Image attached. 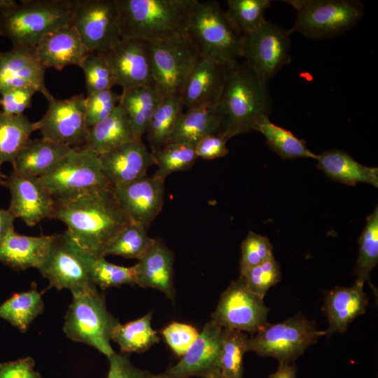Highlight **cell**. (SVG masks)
Segmentation results:
<instances>
[{
	"label": "cell",
	"instance_id": "1",
	"mask_svg": "<svg viewBox=\"0 0 378 378\" xmlns=\"http://www.w3.org/2000/svg\"><path fill=\"white\" fill-rule=\"evenodd\" d=\"M50 218L63 222L71 239L97 258L132 221L118 203L112 187L89 192L76 199L56 202Z\"/></svg>",
	"mask_w": 378,
	"mask_h": 378
},
{
	"label": "cell",
	"instance_id": "2",
	"mask_svg": "<svg viewBox=\"0 0 378 378\" xmlns=\"http://www.w3.org/2000/svg\"><path fill=\"white\" fill-rule=\"evenodd\" d=\"M216 106L221 117L218 134L227 140L255 130L271 113L268 83L262 81L245 61L237 60L228 66L225 87Z\"/></svg>",
	"mask_w": 378,
	"mask_h": 378
},
{
	"label": "cell",
	"instance_id": "3",
	"mask_svg": "<svg viewBox=\"0 0 378 378\" xmlns=\"http://www.w3.org/2000/svg\"><path fill=\"white\" fill-rule=\"evenodd\" d=\"M122 38L152 42L187 34L197 0H116Z\"/></svg>",
	"mask_w": 378,
	"mask_h": 378
},
{
	"label": "cell",
	"instance_id": "4",
	"mask_svg": "<svg viewBox=\"0 0 378 378\" xmlns=\"http://www.w3.org/2000/svg\"><path fill=\"white\" fill-rule=\"evenodd\" d=\"M74 0H25L0 13V36L13 46L36 47L41 38L69 24Z\"/></svg>",
	"mask_w": 378,
	"mask_h": 378
},
{
	"label": "cell",
	"instance_id": "5",
	"mask_svg": "<svg viewBox=\"0 0 378 378\" xmlns=\"http://www.w3.org/2000/svg\"><path fill=\"white\" fill-rule=\"evenodd\" d=\"M187 34L202 57L228 65L241 57L244 36L216 1H197L190 16Z\"/></svg>",
	"mask_w": 378,
	"mask_h": 378
},
{
	"label": "cell",
	"instance_id": "6",
	"mask_svg": "<svg viewBox=\"0 0 378 378\" xmlns=\"http://www.w3.org/2000/svg\"><path fill=\"white\" fill-rule=\"evenodd\" d=\"M64 317L63 331L74 342L88 344L108 357L114 350L111 335L119 323L108 311L104 296L97 288L72 293Z\"/></svg>",
	"mask_w": 378,
	"mask_h": 378
},
{
	"label": "cell",
	"instance_id": "7",
	"mask_svg": "<svg viewBox=\"0 0 378 378\" xmlns=\"http://www.w3.org/2000/svg\"><path fill=\"white\" fill-rule=\"evenodd\" d=\"M38 178L56 202L71 201L89 192L112 187L102 172L99 155L83 149H73Z\"/></svg>",
	"mask_w": 378,
	"mask_h": 378
},
{
	"label": "cell",
	"instance_id": "8",
	"mask_svg": "<svg viewBox=\"0 0 378 378\" xmlns=\"http://www.w3.org/2000/svg\"><path fill=\"white\" fill-rule=\"evenodd\" d=\"M296 10L290 31L313 39L337 36L353 28L363 15V5L354 0L286 1Z\"/></svg>",
	"mask_w": 378,
	"mask_h": 378
},
{
	"label": "cell",
	"instance_id": "9",
	"mask_svg": "<svg viewBox=\"0 0 378 378\" xmlns=\"http://www.w3.org/2000/svg\"><path fill=\"white\" fill-rule=\"evenodd\" d=\"M323 335L326 331L317 330L313 321L299 314L277 323H267L248 337V351L279 362H295Z\"/></svg>",
	"mask_w": 378,
	"mask_h": 378
},
{
	"label": "cell",
	"instance_id": "10",
	"mask_svg": "<svg viewBox=\"0 0 378 378\" xmlns=\"http://www.w3.org/2000/svg\"><path fill=\"white\" fill-rule=\"evenodd\" d=\"M91 255L81 250L66 231L52 234L46 258L38 268L50 286L66 288L71 293L97 288L92 281L89 259Z\"/></svg>",
	"mask_w": 378,
	"mask_h": 378
},
{
	"label": "cell",
	"instance_id": "11",
	"mask_svg": "<svg viewBox=\"0 0 378 378\" xmlns=\"http://www.w3.org/2000/svg\"><path fill=\"white\" fill-rule=\"evenodd\" d=\"M70 24L90 52L106 53L122 39L116 0H74Z\"/></svg>",
	"mask_w": 378,
	"mask_h": 378
},
{
	"label": "cell",
	"instance_id": "12",
	"mask_svg": "<svg viewBox=\"0 0 378 378\" xmlns=\"http://www.w3.org/2000/svg\"><path fill=\"white\" fill-rule=\"evenodd\" d=\"M153 81L163 96L179 95L201 55L184 34L150 42Z\"/></svg>",
	"mask_w": 378,
	"mask_h": 378
},
{
	"label": "cell",
	"instance_id": "13",
	"mask_svg": "<svg viewBox=\"0 0 378 378\" xmlns=\"http://www.w3.org/2000/svg\"><path fill=\"white\" fill-rule=\"evenodd\" d=\"M290 30L265 20L244 36L241 57L262 81L268 83L290 62Z\"/></svg>",
	"mask_w": 378,
	"mask_h": 378
},
{
	"label": "cell",
	"instance_id": "14",
	"mask_svg": "<svg viewBox=\"0 0 378 378\" xmlns=\"http://www.w3.org/2000/svg\"><path fill=\"white\" fill-rule=\"evenodd\" d=\"M269 312L263 298L251 292L239 276L221 294L211 321L223 328L254 334L268 323Z\"/></svg>",
	"mask_w": 378,
	"mask_h": 378
},
{
	"label": "cell",
	"instance_id": "15",
	"mask_svg": "<svg viewBox=\"0 0 378 378\" xmlns=\"http://www.w3.org/2000/svg\"><path fill=\"white\" fill-rule=\"evenodd\" d=\"M46 98L48 102L47 111L37 122L42 137L72 149L82 148L88 130L84 94L57 99L50 94Z\"/></svg>",
	"mask_w": 378,
	"mask_h": 378
},
{
	"label": "cell",
	"instance_id": "16",
	"mask_svg": "<svg viewBox=\"0 0 378 378\" xmlns=\"http://www.w3.org/2000/svg\"><path fill=\"white\" fill-rule=\"evenodd\" d=\"M223 328L207 322L196 341L174 365L157 374V378H211L218 374Z\"/></svg>",
	"mask_w": 378,
	"mask_h": 378
},
{
	"label": "cell",
	"instance_id": "17",
	"mask_svg": "<svg viewBox=\"0 0 378 378\" xmlns=\"http://www.w3.org/2000/svg\"><path fill=\"white\" fill-rule=\"evenodd\" d=\"M165 179L155 174L112 187L113 192L132 222L148 229L161 211Z\"/></svg>",
	"mask_w": 378,
	"mask_h": 378
},
{
	"label": "cell",
	"instance_id": "18",
	"mask_svg": "<svg viewBox=\"0 0 378 378\" xmlns=\"http://www.w3.org/2000/svg\"><path fill=\"white\" fill-rule=\"evenodd\" d=\"M104 55L122 90L154 83L149 41L122 38Z\"/></svg>",
	"mask_w": 378,
	"mask_h": 378
},
{
	"label": "cell",
	"instance_id": "19",
	"mask_svg": "<svg viewBox=\"0 0 378 378\" xmlns=\"http://www.w3.org/2000/svg\"><path fill=\"white\" fill-rule=\"evenodd\" d=\"M1 185L10 192L8 210L15 218H20L29 226H34L46 218H51L55 201L38 177L13 171Z\"/></svg>",
	"mask_w": 378,
	"mask_h": 378
},
{
	"label": "cell",
	"instance_id": "20",
	"mask_svg": "<svg viewBox=\"0 0 378 378\" xmlns=\"http://www.w3.org/2000/svg\"><path fill=\"white\" fill-rule=\"evenodd\" d=\"M46 69L36 47L13 46L0 52V94L15 88H31L46 97L50 94L45 85Z\"/></svg>",
	"mask_w": 378,
	"mask_h": 378
},
{
	"label": "cell",
	"instance_id": "21",
	"mask_svg": "<svg viewBox=\"0 0 378 378\" xmlns=\"http://www.w3.org/2000/svg\"><path fill=\"white\" fill-rule=\"evenodd\" d=\"M229 65L201 56L180 94L184 108L216 106L225 87Z\"/></svg>",
	"mask_w": 378,
	"mask_h": 378
},
{
	"label": "cell",
	"instance_id": "22",
	"mask_svg": "<svg viewBox=\"0 0 378 378\" xmlns=\"http://www.w3.org/2000/svg\"><path fill=\"white\" fill-rule=\"evenodd\" d=\"M102 172L113 187L147 175L154 164L151 152L141 139H135L99 155Z\"/></svg>",
	"mask_w": 378,
	"mask_h": 378
},
{
	"label": "cell",
	"instance_id": "23",
	"mask_svg": "<svg viewBox=\"0 0 378 378\" xmlns=\"http://www.w3.org/2000/svg\"><path fill=\"white\" fill-rule=\"evenodd\" d=\"M36 50L46 69L51 67L57 70L71 65L80 66L90 52L70 24L44 36L36 46Z\"/></svg>",
	"mask_w": 378,
	"mask_h": 378
},
{
	"label": "cell",
	"instance_id": "24",
	"mask_svg": "<svg viewBox=\"0 0 378 378\" xmlns=\"http://www.w3.org/2000/svg\"><path fill=\"white\" fill-rule=\"evenodd\" d=\"M363 286L355 281L350 287L335 286L328 292L324 312L329 327L326 335L345 332L357 316L365 312L368 300Z\"/></svg>",
	"mask_w": 378,
	"mask_h": 378
},
{
	"label": "cell",
	"instance_id": "25",
	"mask_svg": "<svg viewBox=\"0 0 378 378\" xmlns=\"http://www.w3.org/2000/svg\"><path fill=\"white\" fill-rule=\"evenodd\" d=\"M134 267L136 285L157 289L174 300V253L162 242L156 239Z\"/></svg>",
	"mask_w": 378,
	"mask_h": 378
},
{
	"label": "cell",
	"instance_id": "26",
	"mask_svg": "<svg viewBox=\"0 0 378 378\" xmlns=\"http://www.w3.org/2000/svg\"><path fill=\"white\" fill-rule=\"evenodd\" d=\"M52 235H21L10 231L0 239V261L15 270L38 268L48 253Z\"/></svg>",
	"mask_w": 378,
	"mask_h": 378
},
{
	"label": "cell",
	"instance_id": "27",
	"mask_svg": "<svg viewBox=\"0 0 378 378\" xmlns=\"http://www.w3.org/2000/svg\"><path fill=\"white\" fill-rule=\"evenodd\" d=\"M135 139L127 115L119 103L108 117L88 127L85 142L79 149L100 155Z\"/></svg>",
	"mask_w": 378,
	"mask_h": 378
},
{
	"label": "cell",
	"instance_id": "28",
	"mask_svg": "<svg viewBox=\"0 0 378 378\" xmlns=\"http://www.w3.org/2000/svg\"><path fill=\"white\" fill-rule=\"evenodd\" d=\"M72 150L66 145L43 137L30 139L13 162V171L39 177L48 172Z\"/></svg>",
	"mask_w": 378,
	"mask_h": 378
},
{
	"label": "cell",
	"instance_id": "29",
	"mask_svg": "<svg viewBox=\"0 0 378 378\" xmlns=\"http://www.w3.org/2000/svg\"><path fill=\"white\" fill-rule=\"evenodd\" d=\"M317 167L330 179L349 186L365 183L378 188V168L360 164L346 153L332 149L317 155Z\"/></svg>",
	"mask_w": 378,
	"mask_h": 378
},
{
	"label": "cell",
	"instance_id": "30",
	"mask_svg": "<svg viewBox=\"0 0 378 378\" xmlns=\"http://www.w3.org/2000/svg\"><path fill=\"white\" fill-rule=\"evenodd\" d=\"M153 83L122 90L120 104L125 109L136 139L146 133L152 116L163 97Z\"/></svg>",
	"mask_w": 378,
	"mask_h": 378
},
{
	"label": "cell",
	"instance_id": "31",
	"mask_svg": "<svg viewBox=\"0 0 378 378\" xmlns=\"http://www.w3.org/2000/svg\"><path fill=\"white\" fill-rule=\"evenodd\" d=\"M221 117L216 106L186 108L181 114L171 141L194 146L200 139L211 134H219Z\"/></svg>",
	"mask_w": 378,
	"mask_h": 378
},
{
	"label": "cell",
	"instance_id": "32",
	"mask_svg": "<svg viewBox=\"0 0 378 378\" xmlns=\"http://www.w3.org/2000/svg\"><path fill=\"white\" fill-rule=\"evenodd\" d=\"M36 130L38 122L24 114L10 115L0 110V166L6 162L13 164Z\"/></svg>",
	"mask_w": 378,
	"mask_h": 378
},
{
	"label": "cell",
	"instance_id": "33",
	"mask_svg": "<svg viewBox=\"0 0 378 378\" xmlns=\"http://www.w3.org/2000/svg\"><path fill=\"white\" fill-rule=\"evenodd\" d=\"M184 106L179 95L164 96L156 108L146 132L151 152L169 144Z\"/></svg>",
	"mask_w": 378,
	"mask_h": 378
},
{
	"label": "cell",
	"instance_id": "34",
	"mask_svg": "<svg viewBox=\"0 0 378 378\" xmlns=\"http://www.w3.org/2000/svg\"><path fill=\"white\" fill-rule=\"evenodd\" d=\"M152 314L125 323L120 322L113 328L111 339L122 353H142L148 350L160 338L151 326Z\"/></svg>",
	"mask_w": 378,
	"mask_h": 378
},
{
	"label": "cell",
	"instance_id": "35",
	"mask_svg": "<svg viewBox=\"0 0 378 378\" xmlns=\"http://www.w3.org/2000/svg\"><path fill=\"white\" fill-rule=\"evenodd\" d=\"M44 309L41 293L36 289L13 294L0 305V318L25 332Z\"/></svg>",
	"mask_w": 378,
	"mask_h": 378
},
{
	"label": "cell",
	"instance_id": "36",
	"mask_svg": "<svg viewBox=\"0 0 378 378\" xmlns=\"http://www.w3.org/2000/svg\"><path fill=\"white\" fill-rule=\"evenodd\" d=\"M256 131L266 139L270 148L283 159L307 158L316 159L306 146V142L298 138L290 131L272 122L269 117L262 118L258 124Z\"/></svg>",
	"mask_w": 378,
	"mask_h": 378
},
{
	"label": "cell",
	"instance_id": "37",
	"mask_svg": "<svg viewBox=\"0 0 378 378\" xmlns=\"http://www.w3.org/2000/svg\"><path fill=\"white\" fill-rule=\"evenodd\" d=\"M155 240L148 237L147 229L144 227L131 222L110 241L103 256L118 255L140 260L153 246Z\"/></svg>",
	"mask_w": 378,
	"mask_h": 378
},
{
	"label": "cell",
	"instance_id": "38",
	"mask_svg": "<svg viewBox=\"0 0 378 378\" xmlns=\"http://www.w3.org/2000/svg\"><path fill=\"white\" fill-rule=\"evenodd\" d=\"M246 332L223 328L219 370L223 378H242L243 357L248 351Z\"/></svg>",
	"mask_w": 378,
	"mask_h": 378
},
{
	"label": "cell",
	"instance_id": "39",
	"mask_svg": "<svg viewBox=\"0 0 378 378\" xmlns=\"http://www.w3.org/2000/svg\"><path fill=\"white\" fill-rule=\"evenodd\" d=\"M359 253L355 267L356 281L369 282L370 273L378 263V206L366 219L365 227L358 239Z\"/></svg>",
	"mask_w": 378,
	"mask_h": 378
},
{
	"label": "cell",
	"instance_id": "40",
	"mask_svg": "<svg viewBox=\"0 0 378 378\" xmlns=\"http://www.w3.org/2000/svg\"><path fill=\"white\" fill-rule=\"evenodd\" d=\"M270 4V0H228L225 13L236 30L244 36L266 20L265 12Z\"/></svg>",
	"mask_w": 378,
	"mask_h": 378
},
{
	"label": "cell",
	"instance_id": "41",
	"mask_svg": "<svg viewBox=\"0 0 378 378\" xmlns=\"http://www.w3.org/2000/svg\"><path fill=\"white\" fill-rule=\"evenodd\" d=\"M151 154L158 167L154 174L164 179L172 173L191 169L197 158L194 146L181 142L169 143Z\"/></svg>",
	"mask_w": 378,
	"mask_h": 378
},
{
	"label": "cell",
	"instance_id": "42",
	"mask_svg": "<svg viewBox=\"0 0 378 378\" xmlns=\"http://www.w3.org/2000/svg\"><path fill=\"white\" fill-rule=\"evenodd\" d=\"M89 269L92 283L102 290L122 285H136L134 267H125L108 262L104 257L89 259Z\"/></svg>",
	"mask_w": 378,
	"mask_h": 378
},
{
	"label": "cell",
	"instance_id": "43",
	"mask_svg": "<svg viewBox=\"0 0 378 378\" xmlns=\"http://www.w3.org/2000/svg\"><path fill=\"white\" fill-rule=\"evenodd\" d=\"M80 67L85 74L87 95L111 90L115 85L113 73L104 53L90 52Z\"/></svg>",
	"mask_w": 378,
	"mask_h": 378
},
{
	"label": "cell",
	"instance_id": "44",
	"mask_svg": "<svg viewBox=\"0 0 378 378\" xmlns=\"http://www.w3.org/2000/svg\"><path fill=\"white\" fill-rule=\"evenodd\" d=\"M247 288L264 299L267 290L281 279L280 266L274 256L240 274Z\"/></svg>",
	"mask_w": 378,
	"mask_h": 378
},
{
	"label": "cell",
	"instance_id": "45",
	"mask_svg": "<svg viewBox=\"0 0 378 378\" xmlns=\"http://www.w3.org/2000/svg\"><path fill=\"white\" fill-rule=\"evenodd\" d=\"M270 239L250 231L241 245L240 274L274 257Z\"/></svg>",
	"mask_w": 378,
	"mask_h": 378
},
{
	"label": "cell",
	"instance_id": "46",
	"mask_svg": "<svg viewBox=\"0 0 378 378\" xmlns=\"http://www.w3.org/2000/svg\"><path fill=\"white\" fill-rule=\"evenodd\" d=\"M120 94L111 90L87 95L85 109L88 127L108 117L119 104Z\"/></svg>",
	"mask_w": 378,
	"mask_h": 378
},
{
	"label": "cell",
	"instance_id": "47",
	"mask_svg": "<svg viewBox=\"0 0 378 378\" xmlns=\"http://www.w3.org/2000/svg\"><path fill=\"white\" fill-rule=\"evenodd\" d=\"M160 332L171 350L181 357L190 349L200 334L195 327L180 322L170 323Z\"/></svg>",
	"mask_w": 378,
	"mask_h": 378
},
{
	"label": "cell",
	"instance_id": "48",
	"mask_svg": "<svg viewBox=\"0 0 378 378\" xmlns=\"http://www.w3.org/2000/svg\"><path fill=\"white\" fill-rule=\"evenodd\" d=\"M35 90L31 88H15L0 94V106L5 113L18 115L31 106Z\"/></svg>",
	"mask_w": 378,
	"mask_h": 378
},
{
	"label": "cell",
	"instance_id": "49",
	"mask_svg": "<svg viewBox=\"0 0 378 378\" xmlns=\"http://www.w3.org/2000/svg\"><path fill=\"white\" fill-rule=\"evenodd\" d=\"M107 358L109 369L106 378H157V374L134 367L125 355L114 351Z\"/></svg>",
	"mask_w": 378,
	"mask_h": 378
},
{
	"label": "cell",
	"instance_id": "50",
	"mask_svg": "<svg viewBox=\"0 0 378 378\" xmlns=\"http://www.w3.org/2000/svg\"><path fill=\"white\" fill-rule=\"evenodd\" d=\"M227 141L218 134L206 135L194 145L196 155L206 160L225 157L229 153Z\"/></svg>",
	"mask_w": 378,
	"mask_h": 378
},
{
	"label": "cell",
	"instance_id": "51",
	"mask_svg": "<svg viewBox=\"0 0 378 378\" xmlns=\"http://www.w3.org/2000/svg\"><path fill=\"white\" fill-rule=\"evenodd\" d=\"M34 366L35 361L31 357L0 363V378H42Z\"/></svg>",
	"mask_w": 378,
	"mask_h": 378
},
{
	"label": "cell",
	"instance_id": "52",
	"mask_svg": "<svg viewBox=\"0 0 378 378\" xmlns=\"http://www.w3.org/2000/svg\"><path fill=\"white\" fill-rule=\"evenodd\" d=\"M15 218L8 209H0V239L14 230Z\"/></svg>",
	"mask_w": 378,
	"mask_h": 378
},
{
	"label": "cell",
	"instance_id": "53",
	"mask_svg": "<svg viewBox=\"0 0 378 378\" xmlns=\"http://www.w3.org/2000/svg\"><path fill=\"white\" fill-rule=\"evenodd\" d=\"M297 369L295 362H279L276 371L268 378H297Z\"/></svg>",
	"mask_w": 378,
	"mask_h": 378
},
{
	"label": "cell",
	"instance_id": "54",
	"mask_svg": "<svg viewBox=\"0 0 378 378\" xmlns=\"http://www.w3.org/2000/svg\"><path fill=\"white\" fill-rule=\"evenodd\" d=\"M17 4L13 0H0V13L15 6Z\"/></svg>",
	"mask_w": 378,
	"mask_h": 378
},
{
	"label": "cell",
	"instance_id": "55",
	"mask_svg": "<svg viewBox=\"0 0 378 378\" xmlns=\"http://www.w3.org/2000/svg\"><path fill=\"white\" fill-rule=\"evenodd\" d=\"M6 176L2 172L1 168L0 166V185L2 184L4 180L6 178Z\"/></svg>",
	"mask_w": 378,
	"mask_h": 378
},
{
	"label": "cell",
	"instance_id": "56",
	"mask_svg": "<svg viewBox=\"0 0 378 378\" xmlns=\"http://www.w3.org/2000/svg\"><path fill=\"white\" fill-rule=\"evenodd\" d=\"M211 378H223V377L220 375V374H218Z\"/></svg>",
	"mask_w": 378,
	"mask_h": 378
}]
</instances>
